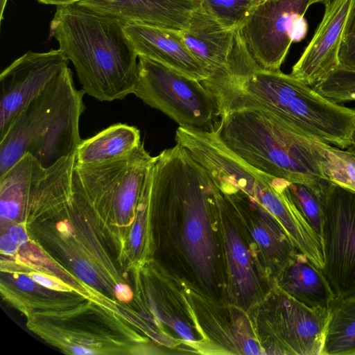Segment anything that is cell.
Returning a JSON list of instances; mask_svg holds the SVG:
<instances>
[{"label":"cell","mask_w":355,"mask_h":355,"mask_svg":"<svg viewBox=\"0 0 355 355\" xmlns=\"http://www.w3.org/2000/svg\"><path fill=\"white\" fill-rule=\"evenodd\" d=\"M201 83L216 96L219 113L263 109L307 138L342 149L351 145L355 110L328 100L281 70L254 65L242 73L210 77Z\"/></svg>","instance_id":"6da1fadb"},{"label":"cell","mask_w":355,"mask_h":355,"mask_svg":"<svg viewBox=\"0 0 355 355\" xmlns=\"http://www.w3.org/2000/svg\"><path fill=\"white\" fill-rule=\"evenodd\" d=\"M122 21L78 3L57 6L50 33L71 60L85 94L99 101L133 94L139 55Z\"/></svg>","instance_id":"7a4b0ae2"},{"label":"cell","mask_w":355,"mask_h":355,"mask_svg":"<svg viewBox=\"0 0 355 355\" xmlns=\"http://www.w3.org/2000/svg\"><path fill=\"white\" fill-rule=\"evenodd\" d=\"M218 117L211 128L250 166L290 182L320 187L327 181L318 141L298 134L272 113L249 107L221 112Z\"/></svg>","instance_id":"3957f363"},{"label":"cell","mask_w":355,"mask_h":355,"mask_svg":"<svg viewBox=\"0 0 355 355\" xmlns=\"http://www.w3.org/2000/svg\"><path fill=\"white\" fill-rule=\"evenodd\" d=\"M134 94L181 127L208 130L218 117L214 94L200 81L145 56H139Z\"/></svg>","instance_id":"277c9868"},{"label":"cell","mask_w":355,"mask_h":355,"mask_svg":"<svg viewBox=\"0 0 355 355\" xmlns=\"http://www.w3.org/2000/svg\"><path fill=\"white\" fill-rule=\"evenodd\" d=\"M311 0H268L257 5L241 31L259 68L279 71L293 42L301 41L308 26L304 15Z\"/></svg>","instance_id":"5b68a950"},{"label":"cell","mask_w":355,"mask_h":355,"mask_svg":"<svg viewBox=\"0 0 355 355\" xmlns=\"http://www.w3.org/2000/svg\"><path fill=\"white\" fill-rule=\"evenodd\" d=\"M324 205L322 272L336 297L355 294V192L327 181Z\"/></svg>","instance_id":"8992f818"},{"label":"cell","mask_w":355,"mask_h":355,"mask_svg":"<svg viewBox=\"0 0 355 355\" xmlns=\"http://www.w3.org/2000/svg\"><path fill=\"white\" fill-rule=\"evenodd\" d=\"M154 158L141 142L125 156L89 165L75 162L74 168L92 204L112 207L121 217H128L137 207Z\"/></svg>","instance_id":"52a82bcc"},{"label":"cell","mask_w":355,"mask_h":355,"mask_svg":"<svg viewBox=\"0 0 355 355\" xmlns=\"http://www.w3.org/2000/svg\"><path fill=\"white\" fill-rule=\"evenodd\" d=\"M69 60L59 49L29 51L0 74V139L25 107L66 67Z\"/></svg>","instance_id":"ba28073f"},{"label":"cell","mask_w":355,"mask_h":355,"mask_svg":"<svg viewBox=\"0 0 355 355\" xmlns=\"http://www.w3.org/2000/svg\"><path fill=\"white\" fill-rule=\"evenodd\" d=\"M85 92L74 86L62 101L37 124L28 153L44 168L60 159L76 155L82 140L80 118L85 110Z\"/></svg>","instance_id":"9c48e42d"},{"label":"cell","mask_w":355,"mask_h":355,"mask_svg":"<svg viewBox=\"0 0 355 355\" xmlns=\"http://www.w3.org/2000/svg\"><path fill=\"white\" fill-rule=\"evenodd\" d=\"M355 0H331L325 4L323 18L291 75L314 86L338 68V53L342 34Z\"/></svg>","instance_id":"30bf717a"},{"label":"cell","mask_w":355,"mask_h":355,"mask_svg":"<svg viewBox=\"0 0 355 355\" xmlns=\"http://www.w3.org/2000/svg\"><path fill=\"white\" fill-rule=\"evenodd\" d=\"M276 331L284 354L322 355L329 319L328 308H311L284 291L277 301Z\"/></svg>","instance_id":"8fae6325"},{"label":"cell","mask_w":355,"mask_h":355,"mask_svg":"<svg viewBox=\"0 0 355 355\" xmlns=\"http://www.w3.org/2000/svg\"><path fill=\"white\" fill-rule=\"evenodd\" d=\"M74 86L73 73L67 67L25 107L0 139V175L28 153L38 122L59 104Z\"/></svg>","instance_id":"7c38bea8"},{"label":"cell","mask_w":355,"mask_h":355,"mask_svg":"<svg viewBox=\"0 0 355 355\" xmlns=\"http://www.w3.org/2000/svg\"><path fill=\"white\" fill-rule=\"evenodd\" d=\"M125 31L139 56H145L198 81L209 73L187 46L181 31L137 23H126Z\"/></svg>","instance_id":"4fadbf2b"},{"label":"cell","mask_w":355,"mask_h":355,"mask_svg":"<svg viewBox=\"0 0 355 355\" xmlns=\"http://www.w3.org/2000/svg\"><path fill=\"white\" fill-rule=\"evenodd\" d=\"M78 3L123 23L179 31L187 26L198 0H81Z\"/></svg>","instance_id":"5bb4252c"},{"label":"cell","mask_w":355,"mask_h":355,"mask_svg":"<svg viewBox=\"0 0 355 355\" xmlns=\"http://www.w3.org/2000/svg\"><path fill=\"white\" fill-rule=\"evenodd\" d=\"M241 28H225L199 6L181 33L189 49L205 66L210 77L229 71Z\"/></svg>","instance_id":"9a60e30c"},{"label":"cell","mask_w":355,"mask_h":355,"mask_svg":"<svg viewBox=\"0 0 355 355\" xmlns=\"http://www.w3.org/2000/svg\"><path fill=\"white\" fill-rule=\"evenodd\" d=\"M283 291L311 308H328L336 295L322 270L298 251L281 268Z\"/></svg>","instance_id":"2e32d148"},{"label":"cell","mask_w":355,"mask_h":355,"mask_svg":"<svg viewBox=\"0 0 355 355\" xmlns=\"http://www.w3.org/2000/svg\"><path fill=\"white\" fill-rule=\"evenodd\" d=\"M140 143V131L137 127L112 124L82 140L76 153V163L89 165L118 159L130 153Z\"/></svg>","instance_id":"e0dca14e"},{"label":"cell","mask_w":355,"mask_h":355,"mask_svg":"<svg viewBox=\"0 0 355 355\" xmlns=\"http://www.w3.org/2000/svg\"><path fill=\"white\" fill-rule=\"evenodd\" d=\"M329 310L322 355H355V294L336 297Z\"/></svg>","instance_id":"ac0fdd59"},{"label":"cell","mask_w":355,"mask_h":355,"mask_svg":"<svg viewBox=\"0 0 355 355\" xmlns=\"http://www.w3.org/2000/svg\"><path fill=\"white\" fill-rule=\"evenodd\" d=\"M225 249L230 276L238 294L250 297L257 290L255 275L247 249L236 230H225Z\"/></svg>","instance_id":"d6986e66"},{"label":"cell","mask_w":355,"mask_h":355,"mask_svg":"<svg viewBox=\"0 0 355 355\" xmlns=\"http://www.w3.org/2000/svg\"><path fill=\"white\" fill-rule=\"evenodd\" d=\"M320 167L326 180L355 192V154L318 141Z\"/></svg>","instance_id":"ffe728a7"},{"label":"cell","mask_w":355,"mask_h":355,"mask_svg":"<svg viewBox=\"0 0 355 355\" xmlns=\"http://www.w3.org/2000/svg\"><path fill=\"white\" fill-rule=\"evenodd\" d=\"M324 184L320 187L301 182H290L288 184L293 202L322 243L324 220L322 187Z\"/></svg>","instance_id":"44dd1931"},{"label":"cell","mask_w":355,"mask_h":355,"mask_svg":"<svg viewBox=\"0 0 355 355\" xmlns=\"http://www.w3.org/2000/svg\"><path fill=\"white\" fill-rule=\"evenodd\" d=\"M200 8L223 26L242 28L258 4L257 0H198Z\"/></svg>","instance_id":"7402d4cb"},{"label":"cell","mask_w":355,"mask_h":355,"mask_svg":"<svg viewBox=\"0 0 355 355\" xmlns=\"http://www.w3.org/2000/svg\"><path fill=\"white\" fill-rule=\"evenodd\" d=\"M0 216L3 220L16 219L30 203L28 182L19 176H10L0 182Z\"/></svg>","instance_id":"603a6c76"},{"label":"cell","mask_w":355,"mask_h":355,"mask_svg":"<svg viewBox=\"0 0 355 355\" xmlns=\"http://www.w3.org/2000/svg\"><path fill=\"white\" fill-rule=\"evenodd\" d=\"M312 88L336 103L355 101V71L338 67Z\"/></svg>","instance_id":"cb8c5ba5"},{"label":"cell","mask_w":355,"mask_h":355,"mask_svg":"<svg viewBox=\"0 0 355 355\" xmlns=\"http://www.w3.org/2000/svg\"><path fill=\"white\" fill-rule=\"evenodd\" d=\"M338 59L339 68L355 71V3L344 27Z\"/></svg>","instance_id":"d4e9b609"},{"label":"cell","mask_w":355,"mask_h":355,"mask_svg":"<svg viewBox=\"0 0 355 355\" xmlns=\"http://www.w3.org/2000/svg\"><path fill=\"white\" fill-rule=\"evenodd\" d=\"M75 270L78 277L88 283L92 282L96 278V272L92 266L85 261H80L76 264Z\"/></svg>","instance_id":"484cf974"},{"label":"cell","mask_w":355,"mask_h":355,"mask_svg":"<svg viewBox=\"0 0 355 355\" xmlns=\"http://www.w3.org/2000/svg\"><path fill=\"white\" fill-rule=\"evenodd\" d=\"M169 323L171 327L180 335L182 338L189 342L195 341L192 331L188 325L183 321L178 318H172Z\"/></svg>","instance_id":"4316f807"},{"label":"cell","mask_w":355,"mask_h":355,"mask_svg":"<svg viewBox=\"0 0 355 355\" xmlns=\"http://www.w3.org/2000/svg\"><path fill=\"white\" fill-rule=\"evenodd\" d=\"M18 249V245L9 234H4L0 239V250L6 255H13Z\"/></svg>","instance_id":"83f0119b"},{"label":"cell","mask_w":355,"mask_h":355,"mask_svg":"<svg viewBox=\"0 0 355 355\" xmlns=\"http://www.w3.org/2000/svg\"><path fill=\"white\" fill-rule=\"evenodd\" d=\"M9 234L18 246H22L27 242V234L24 227L20 225H13L9 229Z\"/></svg>","instance_id":"f1b7e54d"},{"label":"cell","mask_w":355,"mask_h":355,"mask_svg":"<svg viewBox=\"0 0 355 355\" xmlns=\"http://www.w3.org/2000/svg\"><path fill=\"white\" fill-rule=\"evenodd\" d=\"M35 283L51 289L62 290V287L55 283L51 278L39 273H33L31 277Z\"/></svg>","instance_id":"f546056e"},{"label":"cell","mask_w":355,"mask_h":355,"mask_svg":"<svg viewBox=\"0 0 355 355\" xmlns=\"http://www.w3.org/2000/svg\"><path fill=\"white\" fill-rule=\"evenodd\" d=\"M16 284L17 287L24 291H31L35 288V281L26 275H20L17 277Z\"/></svg>","instance_id":"4dcf8cb0"},{"label":"cell","mask_w":355,"mask_h":355,"mask_svg":"<svg viewBox=\"0 0 355 355\" xmlns=\"http://www.w3.org/2000/svg\"><path fill=\"white\" fill-rule=\"evenodd\" d=\"M141 241V223L137 222L133 226L130 233V242L133 247L139 246Z\"/></svg>","instance_id":"1f68e13d"},{"label":"cell","mask_w":355,"mask_h":355,"mask_svg":"<svg viewBox=\"0 0 355 355\" xmlns=\"http://www.w3.org/2000/svg\"><path fill=\"white\" fill-rule=\"evenodd\" d=\"M116 297L122 301H129L132 298V293L129 287L121 284H116L115 286Z\"/></svg>","instance_id":"d6a6232c"},{"label":"cell","mask_w":355,"mask_h":355,"mask_svg":"<svg viewBox=\"0 0 355 355\" xmlns=\"http://www.w3.org/2000/svg\"><path fill=\"white\" fill-rule=\"evenodd\" d=\"M243 352L246 354H259L261 352L257 343L252 339L246 340L243 345Z\"/></svg>","instance_id":"836d02e7"},{"label":"cell","mask_w":355,"mask_h":355,"mask_svg":"<svg viewBox=\"0 0 355 355\" xmlns=\"http://www.w3.org/2000/svg\"><path fill=\"white\" fill-rule=\"evenodd\" d=\"M38 1L58 6H65L78 3L81 0H37Z\"/></svg>","instance_id":"e575fe53"},{"label":"cell","mask_w":355,"mask_h":355,"mask_svg":"<svg viewBox=\"0 0 355 355\" xmlns=\"http://www.w3.org/2000/svg\"><path fill=\"white\" fill-rule=\"evenodd\" d=\"M71 351L73 354L78 355H89L94 354L96 352L91 349L86 348L84 347L75 346L71 348Z\"/></svg>","instance_id":"d590c367"},{"label":"cell","mask_w":355,"mask_h":355,"mask_svg":"<svg viewBox=\"0 0 355 355\" xmlns=\"http://www.w3.org/2000/svg\"><path fill=\"white\" fill-rule=\"evenodd\" d=\"M67 225L68 224L64 222L60 223L58 224V229L63 234H69L70 229L69 228Z\"/></svg>","instance_id":"8d00e7d4"},{"label":"cell","mask_w":355,"mask_h":355,"mask_svg":"<svg viewBox=\"0 0 355 355\" xmlns=\"http://www.w3.org/2000/svg\"><path fill=\"white\" fill-rule=\"evenodd\" d=\"M8 0H0V20L1 21L3 17V12Z\"/></svg>","instance_id":"74e56055"},{"label":"cell","mask_w":355,"mask_h":355,"mask_svg":"<svg viewBox=\"0 0 355 355\" xmlns=\"http://www.w3.org/2000/svg\"><path fill=\"white\" fill-rule=\"evenodd\" d=\"M331 0H311L310 1V5H313L314 3H323L324 5L327 4V3H329Z\"/></svg>","instance_id":"f35d334b"},{"label":"cell","mask_w":355,"mask_h":355,"mask_svg":"<svg viewBox=\"0 0 355 355\" xmlns=\"http://www.w3.org/2000/svg\"><path fill=\"white\" fill-rule=\"evenodd\" d=\"M355 146V129L352 135L351 145Z\"/></svg>","instance_id":"ab89813d"},{"label":"cell","mask_w":355,"mask_h":355,"mask_svg":"<svg viewBox=\"0 0 355 355\" xmlns=\"http://www.w3.org/2000/svg\"><path fill=\"white\" fill-rule=\"evenodd\" d=\"M347 149L351 150L355 154V146H349Z\"/></svg>","instance_id":"60d3db41"},{"label":"cell","mask_w":355,"mask_h":355,"mask_svg":"<svg viewBox=\"0 0 355 355\" xmlns=\"http://www.w3.org/2000/svg\"><path fill=\"white\" fill-rule=\"evenodd\" d=\"M268 1V0H257V3H258V4H259V3H263V2H264V1Z\"/></svg>","instance_id":"b9f144b4"}]
</instances>
